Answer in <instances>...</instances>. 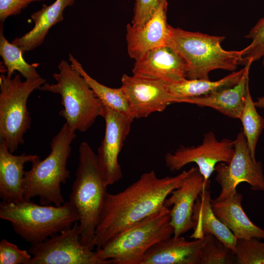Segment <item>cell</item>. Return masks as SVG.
<instances>
[{
  "label": "cell",
  "mask_w": 264,
  "mask_h": 264,
  "mask_svg": "<svg viewBox=\"0 0 264 264\" xmlns=\"http://www.w3.org/2000/svg\"><path fill=\"white\" fill-rule=\"evenodd\" d=\"M193 167L176 176L159 178L154 171L142 174L116 194L107 192L95 233L96 250L128 228L164 206L168 196L192 172Z\"/></svg>",
  "instance_id": "6da1fadb"
},
{
  "label": "cell",
  "mask_w": 264,
  "mask_h": 264,
  "mask_svg": "<svg viewBox=\"0 0 264 264\" xmlns=\"http://www.w3.org/2000/svg\"><path fill=\"white\" fill-rule=\"evenodd\" d=\"M97 154L86 142L79 148V163L69 201L79 217L80 241L93 249L96 227L107 193Z\"/></svg>",
  "instance_id": "7a4b0ae2"
},
{
  "label": "cell",
  "mask_w": 264,
  "mask_h": 264,
  "mask_svg": "<svg viewBox=\"0 0 264 264\" xmlns=\"http://www.w3.org/2000/svg\"><path fill=\"white\" fill-rule=\"evenodd\" d=\"M75 132L65 123L52 139L48 155L42 160L38 156L31 162V168L25 171L23 180L25 199L39 197L41 204L54 203L58 206L65 202L61 186L70 177L67 163L71 143L76 137Z\"/></svg>",
  "instance_id": "3957f363"
},
{
  "label": "cell",
  "mask_w": 264,
  "mask_h": 264,
  "mask_svg": "<svg viewBox=\"0 0 264 264\" xmlns=\"http://www.w3.org/2000/svg\"><path fill=\"white\" fill-rule=\"evenodd\" d=\"M167 45L173 48L186 65L187 79H209L215 69L235 70L242 65L241 50H226L221 46L224 36L191 32L169 25Z\"/></svg>",
  "instance_id": "277c9868"
},
{
  "label": "cell",
  "mask_w": 264,
  "mask_h": 264,
  "mask_svg": "<svg viewBox=\"0 0 264 264\" xmlns=\"http://www.w3.org/2000/svg\"><path fill=\"white\" fill-rule=\"evenodd\" d=\"M0 218L9 221L14 231L30 244L42 242L79 221L69 201L53 206L25 199L17 202H1Z\"/></svg>",
  "instance_id": "5b68a950"
},
{
  "label": "cell",
  "mask_w": 264,
  "mask_h": 264,
  "mask_svg": "<svg viewBox=\"0 0 264 264\" xmlns=\"http://www.w3.org/2000/svg\"><path fill=\"white\" fill-rule=\"evenodd\" d=\"M53 77L56 84L44 83L39 89L58 94L64 109L59 115L73 131L86 132L96 118L102 116L104 106L83 76L65 60L58 66Z\"/></svg>",
  "instance_id": "8992f818"
},
{
  "label": "cell",
  "mask_w": 264,
  "mask_h": 264,
  "mask_svg": "<svg viewBox=\"0 0 264 264\" xmlns=\"http://www.w3.org/2000/svg\"><path fill=\"white\" fill-rule=\"evenodd\" d=\"M170 211L164 206L128 228L96 250L97 257L112 264H141L150 248L173 235Z\"/></svg>",
  "instance_id": "52a82bcc"
},
{
  "label": "cell",
  "mask_w": 264,
  "mask_h": 264,
  "mask_svg": "<svg viewBox=\"0 0 264 264\" xmlns=\"http://www.w3.org/2000/svg\"><path fill=\"white\" fill-rule=\"evenodd\" d=\"M45 83L42 77L23 81L19 74L0 76V141L11 153L24 144L23 135L30 128L28 98Z\"/></svg>",
  "instance_id": "ba28073f"
},
{
  "label": "cell",
  "mask_w": 264,
  "mask_h": 264,
  "mask_svg": "<svg viewBox=\"0 0 264 264\" xmlns=\"http://www.w3.org/2000/svg\"><path fill=\"white\" fill-rule=\"evenodd\" d=\"M78 221L44 242L30 244L33 256L29 264H110L111 260L99 259L96 251L80 241Z\"/></svg>",
  "instance_id": "9c48e42d"
},
{
  "label": "cell",
  "mask_w": 264,
  "mask_h": 264,
  "mask_svg": "<svg viewBox=\"0 0 264 264\" xmlns=\"http://www.w3.org/2000/svg\"><path fill=\"white\" fill-rule=\"evenodd\" d=\"M234 141V153L229 163H219L215 167V180L220 186V191L215 200H222L232 197L236 188L243 182H247L253 191L264 193V175L262 164L257 161L250 153L242 131Z\"/></svg>",
  "instance_id": "30bf717a"
},
{
  "label": "cell",
  "mask_w": 264,
  "mask_h": 264,
  "mask_svg": "<svg viewBox=\"0 0 264 264\" xmlns=\"http://www.w3.org/2000/svg\"><path fill=\"white\" fill-rule=\"evenodd\" d=\"M234 153V141L227 138L217 139L213 132L205 133L201 144L197 146L181 145L164 156L166 166L172 172L195 163L205 180H209L220 162L229 163Z\"/></svg>",
  "instance_id": "8fae6325"
},
{
  "label": "cell",
  "mask_w": 264,
  "mask_h": 264,
  "mask_svg": "<svg viewBox=\"0 0 264 264\" xmlns=\"http://www.w3.org/2000/svg\"><path fill=\"white\" fill-rule=\"evenodd\" d=\"M102 117L105 122V131L97 156L105 184L108 186L123 176L118 156L134 119L106 107Z\"/></svg>",
  "instance_id": "7c38bea8"
},
{
  "label": "cell",
  "mask_w": 264,
  "mask_h": 264,
  "mask_svg": "<svg viewBox=\"0 0 264 264\" xmlns=\"http://www.w3.org/2000/svg\"><path fill=\"white\" fill-rule=\"evenodd\" d=\"M121 81V87L127 96L134 119L146 118L153 113L161 112L173 103H185L186 98L173 95L160 81L125 74Z\"/></svg>",
  "instance_id": "4fadbf2b"
},
{
  "label": "cell",
  "mask_w": 264,
  "mask_h": 264,
  "mask_svg": "<svg viewBox=\"0 0 264 264\" xmlns=\"http://www.w3.org/2000/svg\"><path fill=\"white\" fill-rule=\"evenodd\" d=\"M210 183L209 180H205L197 167H193L190 174L166 199L164 205L168 208L173 206L170 217L174 237L177 238L193 229L192 217L196 199L203 190L209 189Z\"/></svg>",
  "instance_id": "5bb4252c"
},
{
  "label": "cell",
  "mask_w": 264,
  "mask_h": 264,
  "mask_svg": "<svg viewBox=\"0 0 264 264\" xmlns=\"http://www.w3.org/2000/svg\"><path fill=\"white\" fill-rule=\"evenodd\" d=\"M132 71L135 76L159 80L165 84L187 79L185 62L168 45L153 49L135 61Z\"/></svg>",
  "instance_id": "9a60e30c"
},
{
  "label": "cell",
  "mask_w": 264,
  "mask_h": 264,
  "mask_svg": "<svg viewBox=\"0 0 264 264\" xmlns=\"http://www.w3.org/2000/svg\"><path fill=\"white\" fill-rule=\"evenodd\" d=\"M167 0H163L151 18L143 25L126 27L128 53L137 61L148 52L167 45L170 35L167 22Z\"/></svg>",
  "instance_id": "2e32d148"
},
{
  "label": "cell",
  "mask_w": 264,
  "mask_h": 264,
  "mask_svg": "<svg viewBox=\"0 0 264 264\" xmlns=\"http://www.w3.org/2000/svg\"><path fill=\"white\" fill-rule=\"evenodd\" d=\"M205 242V237L191 241L181 236L171 237L150 248L141 264H200Z\"/></svg>",
  "instance_id": "e0dca14e"
},
{
  "label": "cell",
  "mask_w": 264,
  "mask_h": 264,
  "mask_svg": "<svg viewBox=\"0 0 264 264\" xmlns=\"http://www.w3.org/2000/svg\"><path fill=\"white\" fill-rule=\"evenodd\" d=\"M7 146L0 143V198L2 201L17 202L24 199L23 180L24 165L32 162L38 155H14Z\"/></svg>",
  "instance_id": "ac0fdd59"
},
{
  "label": "cell",
  "mask_w": 264,
  "mask_h": 264,
  "mask_svg": "<svg viewBox=\"0 0 264 264\" xmlns=\"http://www.w3.org/2000/svg\"><path fill=\"white\" fill-rule=\"evenodd\" d=\"M253 61L246 63V69L240 81L234 86L198 97L188 98L187 103L209 107L232 118L239 119L249 86V73Z\"/></svg>",
  "instance_id": "d6986e66"
},
{
  "label": "cell",
  "mask_w": 264,
  "mask_h": 264,
  "mask_svg": "<svg viewBox=\"0 0 264 264\" xmlns=\"http://www.w3.org/2000/svg\"><path fill=\"white\" fill-rule=\"evenodd\" d=\"M211 199L208 189L203 190L197 198L192 217L194 231L190 238L200 239L207 235H212L235 253L237 239L215 215Z\"/></svg>",
  "instance_id": "ffe728a7"
},
{
  "label": "cell",
  "mask_w": 264,
  "mask_h": 264,
  "mask_svg": "<svg viewBox=\"0 0 264 264\" xmlns=\"http://www.w3.org/2000/svg\"><path fill=\"white\" fill-rule=\"evenodd\" d=\"M242 195L238 192L231 198L217 201L211 199L215 215L233 233L236 238L264 240V230L248 218L242 206Z\"/></svg>",
  "instance_id": "44dd1931"
},
{
  "label": "cell",
  "mask_w": 264,
  "mask_h": 264,
  "mask_svg": "<svg viewBox=\"0 0 264 264\" xmlns=\"http://www.w3.org/2000/svg\"><path fill=\"white\" fill-rule=\"evenodd\" d=\"M75 0H56L49 5L43 4L41 9L31 15L35 23L33 28L11 43L19 46L23 53L38 47L44 41L50 29L64 20L65 8L72 5Z\"/></svg>",
  "instance_id": "7402d4cb"
},
{
  "label": "cell",
  "mask_w": 264,
  "mask_h": 264,
  "mask_svg": "<svg viewBox=\"0 0 264 264\" xmlns=\"http://www.w3.org/2000/svg\"><path fill=\"white\" fill-rule=\"evenodd\" d=\"M246 67L245 65L241 70L217 81L203 79H185L176 83L164 84L171 93L178 98L200 97L236 85L242 78Z\"/></svg>",
  "instance_id": "603a6c76"
},
{
  "label": "cell",
  "mask_w": 264,
  "mask_h": 264,
  "mask_svg": "<svg viewBox=\"0 0 264 264\" xmlns=\"http://www.w3.org/2000/svg\"><path fill=\"white\" fill-rule=\"evenodd\" d=\"M68 59L71 66L85 79L104 107L132 117L128 98L121 87L111 88L99 83L85 71L81 64L72 55L69 54Z\"/></svg>",
  "instance_id": "cb8c5ba5"
},
{
  "label": "cell",
  "mask_w": 264,
  "mask_h": 264,
  "mask_svg": "<svg viewBox=\"0 0 264 264\" xmlns=\"http://www.w3.org/2000/svg\"><path fill=\"white\" fill-rule=\"evenodd\" d=\"M2 26L0 32V55L6 68L7 75L12 76L18 71L26 80H35L41 77L36 68L38 63L29 64L24 59L21 48L9 43L4 37Z\"/></svg>",
  "instance_id": "d4e9b609"
},
{
  "label": "cell",
  "mask_w": 264,
  "mask_h": 264,
  "mask_svg": "<svg viewBox=\"0 0 264 264\" xmlns=\"http://www.w3.org/2000/svg\"><path fill=\"white\" fill-rule=\"evenodd\" d=\"M256 108L249 88L239 119L251 154L254 158H255V150L259 137L264 129V119L258 113Z\"/></svg>",
  "instance_id": "484cf974"
},
{
  "label": "cell",
  "mask_w": 264,
  "mask_h": 264,
  "mask_svg": "<svg viewBox=\"0 0 264 264\" xmlns=\"http://www.w3.org/2000/svg\"><path fill=\"white\" fill-rule=\"evenodd\" d=\"M200 254V264H236L235 253L212 235L205 236Z\"/></svg>",
  "instance_id": "4316f807"
},
{
  "label": "cell",
  "mask_w": 264,
  "mask_h": 264,
  "mask_svg": "<svg viewBox=\"0 0 264 264\" xmlns=\"http://www.w3.org/2000/svg\"><path fill=\"white\" fill-rule=\"evenodd\" d=\"M235 258L237 264H264V242L257 238L238 239Z\"/></svg>",
  "instance_id": "83f0119b"
},
{
  "label": "cell",
  "mask_w": 264,
  "mask_h": 264,
  "mask_svg": "<svg viewBox=\"0 0 264 264\" xmlns=\"http://www.w3.org/2000/svg\"><path fill=\"white\" fill-rule=\"evenodd\" d=\"M250 39V44L241 50L242 65H245L249 60L254 62L264 56V17L250 29L245 37Z\"/></svg>",
  "instance_id": "f1b7e54d"
},
{
  "label": "cell",
  "mask_w": 264,
  "mask_h": 264,
  "mask_svg": "<svg viewBox=\"0 0 264 264\" xmlns=\"http://www.w3.org/2000/svg\"><path fill=\"white\" fill-rule=\"evenodd\" d=\"M32 258L29 252L22 250L5 239L0 242V264H29Z\"/></svg>",
  "instance_id": "f546056e"
},
{
  "label": "cell",
  "mask_w": 264,
  "mask_h": 264,
  "mask_svg": "<svg viewBox=\"0 0 264 264\" xmlns=\"http://www.w3.org/2000/svg\"><path fill=\"white\" fill-rule=\"evenodd\" d=\"M133 0V16L131 24L140 26L151 18L163 0Z\"/></svg>",
  "instance_id": "4dcf8cb0"
},
{
  "label": "cell",
  "mask_w": 264,
  "mask_h": 264,
  "mask_svg": "<svg viewBox=\"0 0 264 264\" xmlns=\"http://www.w3.org/2000/svg\"><path fill=\"white\" fill-rule=\"evenodd\" d=\"M44 0H0V21L3 22L9 16L20 13L21 11L33 2Z\"/></svg>",
  "instance_id": "1f68e13d"
},
{
  "label": "cell",
  "mask_w": 264,
  "mask_h": 264,
  "mask_svg": "<svg viewBox=\"0 0 264 264\" xmlns=\"http://www.w3.org/2000/svg\"><path fill=\"white\" fill-rule=\"evenodd\" d=\"M255 105L257 108L264 109V97L258 98L255 102Z\"/></svg>",
  "instance_id": "d6a6232c"
},
{
  "label": "cell",
  "mask_w": 264,
  "mask_h": 264,
  "mask_svg": "<svg viewBox=\"0 0 264 264\" xmlns=\"http://www.w3.org/2000/svg\"><path fill=\"white\" fill-rule=\"evenodd\" d=\"M263 58V66H264V56Z\"/></svg>",
  "instance_id": "836d02e7"
}]
</instances>
